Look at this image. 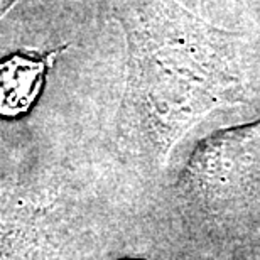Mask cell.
Returning <instances> with one entry per match:
<instances>
[{"label":"cell","mask_w":260,"mask_h":260,"mask_svg":"<svg viewBox=\"0 0 260 260\" xmlns=\"http://www.w3.org/2000/svg\"><path fill=\"white\" fill-rule=\"evenodd\" d=\"M128 29L123 135L139 155L164 162L173 145L225 105L243 102L237 36L176 0H150Z\"/></svg>","instance_id":"1"},{"label":"cell","mask_w":260,"mask_h":260,"mask_svg":"<svg viewBox=\"0 0 260 260\" xmlns=\"http://www.w3.org/2000/svg\"><path fill=\"white\" fill-rule=\"evenodd\" d=\"M260 171V120L218 130L194 149L183 184L201 198L218 200L232 194L233 186H245V176Z\"/></svg>","instance_id":"2"},{"label":"cell","mask_w":260,"mask_h":260,"mask_svg":"<svg viewBox=\"0 0 260 260\" xmlns=\"http://www.w3.org/2000/svg\"><path fill=\"white\" fill-rule=\"evenodd\" d=\"M63 49L64 46L39 56L17 53L0 61V117L19 118L34 107L46 75Z\"/></svg>","instance_id":"3"},{"label":"cell","mask_w":260,"mask_h":260,"mask_svg":"<svg viewBox=\"0 0 260 260\" xmlns=\"http://www.w3.org/2000/svg\"><path fill=\"white\" fill-rule=\"evenodd\" d=\"M38 248L34 211L0 198V260H30Z\"/></svg>","instance_id":"4"},{"label":"cell","mask_w":260,"mask_h":260,"mask_svg":"<svg viewBox=\"0 0 260 260\" xmlns=\"http://www.w3.org/2000/svg\"><path fill=\"white\" fill-rule=\"evenodd\" d=\"M15 2H17V0H0V17H2Z\"/></svg>","instance_id":"5"}]
</instances>
